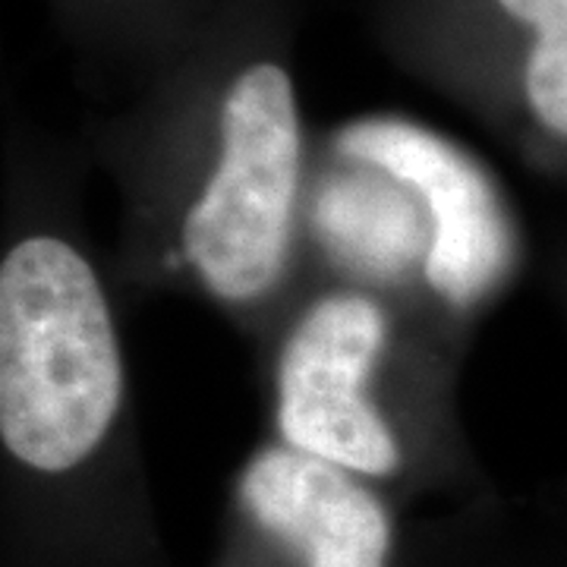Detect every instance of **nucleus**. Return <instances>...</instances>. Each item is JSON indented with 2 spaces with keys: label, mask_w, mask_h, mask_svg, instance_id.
<instances>
[{
  "label": "nucleus",
  "mask_w": 567,
  "mask_h": 567,
  "mask_svg": "<svg viewBox=\"0 0 567 567\" xmlns=\"http://www.w3.org/2000/svg\"><path fill=\"white\" fill-rule=\"evenodd\" d=\"M287 22V0H218L167 73L208 145L183 262L227 306L265 300L293 252L306 130Z\"/></svg>",
  "instance_id": "nucleus-1"
},
{
  "label": "nucleus",
  "mask_w": 567,
  "mask_h": 567,
  "mask_svg": "<svg viewBox=\"0 0 567 567\" xmlns=\"http://www.w3.org/2000/svg\"><path fill=\"white\" fill-rule=\"evenodd\" d=\"M126 372L95 265L58 234L0 262V445L29 480L70 483L121 420Z\"/></svg>",
  "instance_id": "nucleus-2"
},
{
  "label": "nucleus",
  "mask_w": 567,
  "mask_h": 567,
  "mask_svg": "<svg viewBox=\"0 0 567 567\" xmlns=\"http://www.w3.org/2000/svg\"><path fill=\"white\" fill-rule=\"evenodd\" d=\"M391 319L360 287L303 309L275 369V423L284 445L322 457L375 486L401 483L410 451L379 398Z\"/></svg>",
  "instance_id": "nucleus-3"
},
{
  "label": "nucleus",
  "mask_w": 567,
  "mask_h": 567,
  "mask_svg": "<svg viewBox=\"0 0 567 567\" xmlns=\"http://www.w3.org/2000/svg\"><path fill=\"white\" fill-rule=\"evenodd\" d=\"M221 567H401L398 514L344 466L265 445L237 473Z\"/></svg>",
  "instance_id": "nucleus-4"
},
{
  "label": "nucleus",
  "mask_w": 567,
  "mask_h": 567,
  "mask_svg": "<svg viewBox=\"0 0 567 567\" xmlns=\"http://www.w3.org/2000/svg\"><path fill=\"white\" fill-rule=\"evenodd\" d=\"M334 152L404 183L429 221L425 284L466 309L486 300L514 262V230L495 183L466 148L398 114L360 117L334 133Z\"/></svg>",
  "instance_id": "nucleus-5"
},
{
  "label": "nucleus",
  "mask_w": 567,
  "mask_h": 567,
  "mask_svg": "<svg viewBox=\"0 0 567 567\" xmlns=\"http://www.w3.org/2000/svg\"><path fill=\"white\" fill-rule=\"evenodd\" d=\"M350 162V158H344ZM334 171L312 199V221L322 244L369 278H404L429 256V221L404 183L372 164Z\"/></svg>",
  "instance_id": "nucleus-6"
},
{
  "label": "nucleus",
  "mask_w": 567,
  "mask_h": 567,
  "mask_svg": "<svg viewBox=\"0 0 567 567\" xmlns=\"http://www.w3.org/2000/svg\"><path fill=\"white\" fill-rule=\"evenodd\" d=\"M63 20L89 41L174 58L218 0H54Z\"/></svg>",
  "instance_id": "nucleus-7"
}]
</instances>
